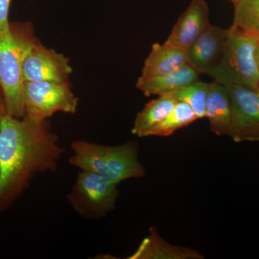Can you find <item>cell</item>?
Returning a JSON list of instances; mask_svg holds the SVG:
<instances>
[{"mask_svg": "<svg viewBox=\"0 0 259 259\" xmlns=\"http://www.w3.org/2000/svg\"><path fill=\"white\" fill-rule=\"evenodd\" d=\"M199 73L190 64L168 74L142 76L138 79L136 88L146 97L164 96L199 80Z\"/></svg>", "mask_w": 259, "mask_h": 259, "instance_id": "cell-12", "label": "cell"}, {"mask_svg": "<svg viewBox=\"0 0 259 259\" xmlns=\"http://www.w3.org/2000/svg\"><path fill=\"white\" fill-rule=\"evenodd\" d=\"M37 40L30 22H10L0 32V87L8 115L22 118L24 113V58Z\"/></svg>", "mask_w": 259, "mask_h": 259, "instance_id": "cell-3", "label": "cell"}, {"mask_svg": "<svg viewBox=\"0 0 259 259\" xmlns=\"http://www.w3.org/2000/svg\"><path fill=\"white\" fill-rule=\"evenodd\" d=\"M228 1L231 2V3H233V5H234L238 3V1H240V0H228Z\"/></svg>", "mask_w": 259, "mask_h": 259, "instance_id": "cell-22", "label": "cell"}, {"mask_svg": "<svg viewBox=\"0 0 259 259\" xmlns=\"http://www.w3.org/2000/svg\"><path fill=\"white\" fill-rule=\"evenodd\" d=\"M5 113H8V112H7L6 105H5L4 95H3V90L0 87V118Z\"/></svg>", "mask_w": 259, "mask_h": 259, "instance_id": "cell-20", "label": "cell"}, {"mask_svg": "<svg viewBox=\"0 0 259 259\" xmlns=\"http://www.w3.org/2000/svg\"><path fill=\"white\" fill-rule=\"evenodd\" d=\"M209 9L205 0H192L177 20L166 44L185 51L211 25Z\"/></svg>", "mask_w": 259, "mask_h": 259, "instance_id": "cell-10", "label": "cell"}, {"mask_svg": "<svg viewBox=\"0 0 259 259\" xmlns=\"http://www.w3.org/2000/svg\"><path fill=\"white\" fill-rule=\"evenodd\" d=\"M205 117L208 119L212 132L218 136L231 138L232 106L228 90L222 83H209L205 106Z\"/></svg>", "mask_w": 259, "mask_h": 259, "instance_id": "cell-11", "label": "cell"}, {"mask_svg": "<svg viewBox=\"0 0 259 259\" xmlns=\"http://www.w3.org/2000/svg\"><path fill=\"white\" fill-rule=\"evenodd\" d=\"M12 0H0V32L10 27L9 13Z\"/></svg>", "mask_w": 259, "mask_h": 259, "instance_id": "cell-19", "label": "cell"}, {"mask_svg": "<svg viewBox=\"0 0 259 259\" xmlns=\"http://www.w3.org/2000/svg\"><path fill=\"white\" fill-rule=\"evenodd\" d=\"M209 83L204 81H194L177 90L176 91L164 95L175 99L177 102H184L190 105L199 119L205 117V106L208 95Z\"/></svg>", "mask_w": 259, "mask_h": 259, "instance_id": "cell-17", "label": "cell"}, {"mask_svg": "<svg viewBox=\"0 0 259 259\" xmlns=\"http://www.w3.org/2000/svg\"><path fill=\"white\" fill-rule=\"evenodd\" d=\"M64 148L47 121L5 113L0 118V212L9 208L39 174L56 171Z\"/></svg>", "mask_w": 259, "mask_h": 259, "instance_id": "cell-1", "label": "cell"}, {"mask_svg": "<svg viewBox=\"0 0 259 259\" xmlns=\"http://www.w3.org/2000/svg\"><path fill=\"white\" fill-rule=\"evenodd\" d=\"M129 259H202L197 250L172 245L158 234L156 228H151L149 234L143 240Z\"/></svg>", "mask_w": 259, "mask_h": 259, "instance_id": "cell-13", "label": "cell"}, {"mask_svg": "<svg viewBox=\"0 0 259 259\" xmlns=\"http://www.w3.org/2000/svg\"><path fill=\"white\" fill-rule=\"evenodd\" d=\"M228 90L232 106L231 138L236 143L259 141V89L247 86L218 67L209 74Z\"/></svg>", "mask_w": 259, "mask_h": 259, "instance_id": "cell-4", "label": "cell"}, {"mask_svg": "<svg viewBox=\"0 0 259 259\" xmlns=\"http://www.w3.org/2000/svg\"><path fill=\"white\" fill-rule=\"evenodd\" d=\"M256 61H257V64H258V71H259V44H258V47H257V50H256Z\"/></svg>", "mask_w": 259, "mask_h": 259, "instance_id": "cell-21", "label": "cell"}, {"mask_svg": "<svg viewBox=\"0 0 259 259\" xmlns=\"http://www.w3.org/2000/svg\"><path fill=\"white\" fill-rule=\"evenodd\" d=\"M177 102L168 96H159L148 102L144 109L138 112L131 133L139 138L148 137L150 131L166 118Z\"/></svg>", "mask_w": 259, "mask_h": 259, "instance_id": "cell-15", "label": "cell"}, {"mask_svg": "<svg viewBox=\"0 0 259 259\" xmlns=\"http://www.w3.org/2000/svg\"><path fill=\"white\" fill-rule=\"evenodd\" d=\"M198 120L190 105L184 102H177L166 118L150 131L149 136L168 137L178 130L183 128Z\"/></svg>", "mask_w": 259, "mask_h": 259, "instance_id": "cell-16", "label": "cell"}, {"mask_svg": "<svg viewBox=\"0 0 259 259\" xmlns=\"http://www.w3.org/2000/svg\"><path fill=\"white\" fill-rule=\"evenodd\" d=\"M72 67L69 58L42 45L37 39L24 58L25 81H69Z\"/></svg>", "mask_w": 259, "mask_h": 259, "instance_id": "cell-8", "label": "cell"}, {"mask_svg": "<svg viewBox=\"0 0 259 259\" xmlns=\"http://www.w3.org/2000/svg\"><path fill=\"white\" fill-rule=\"evenodd\" d=\"M23 97L24 116L39 121L58 112L74 115L79 104L69 81H25Z\"/></svg>", "mask_w": 259, "mask_h": 259, "instance_id": "cell-6", "label": "cell"}, {"mask_svg": "<svg viewBox=\"0 0 259 259\" xmlns=\"http://www.w3.org/2000/svg\"><path fill=\"white\" fill-rule=\"evenodd\" d=\"M259 37L231 25L228 28L226 50L221 68L233 79L250 88L259 89L256 50ZM218 68V67H217Z\"/></svg>", "mask_w": 259, "mask_h": 259, "instance_id": "cell-7", "label": "cell"}, {"mask_svg": "<svg viewBox=\"0 0 259 259\" xmlns=\"http://www.w3.org/2000/svg\"><path fill=\"white\" fill-rule=\"evenodd\" d=\"M188 64L187 51L166 42H155L144 61L142 76H156L168 74Z\"/></svg>", "mask_w": 259, "mask_h": 259, "instance_id": "cell-14", "label": "cell"}, {"mask_svg": "<svg viewBox=\"0 0 259 259\" xmlns=\"http://www.w3.org/2000/svg\"><path fill=\"white\" fill-rule=\"evenodd\" d=\"M72 166L101 175L116 185L130 179L142 178L146 169L139 160V144L130 141L119 146H105L76 140L71 143Z\"/></svg>", "mask_w": 259, "mask_h": 259, "instance_id": "cell-2", "label": "cell"}, {"mask_svg": "<svg viewBox=\"0 0 259 259\" xmlns=\"http://www.w3.org/2000/svg\"><path fill=\"white\" fill-rule=\"evenodd\" d=\"M117 186L101 175L79 170L66 199L81 217L100 219L115 209L120 195Z\"/></svg>", "mask_w": 259, "mask_h": 259, "instance_id": "cell-5", "label": "cell"}, {"mask_svg": "<svg viewBox=\"0 0 259 259\" xmlns=\"http://www.w3.org/2000/svg\"><path fill=\"white\" fill-rule=\"evenodd\" d=\"M228 29L210 25L187 51L188 64L199 74H209L222 63Z\"/></svg>", "mask_w": 259, "mask_h": 259, "instance_id": "cell-9", "label": "cell"}, {"mask_svg": "<svg viewBox=\"0 0 259 259\" xmlns=\"http://www.w3.org/2000/svg\"><path fill=\"white\" fill-rule=\"evenodd\" d=\"M234 6L232 25L259 37V0H240Z\"/></svg>", "mask_w": 259, "mask_h": 259, "instance_id": "cell-18", "label": "cell"}]
</instances>
